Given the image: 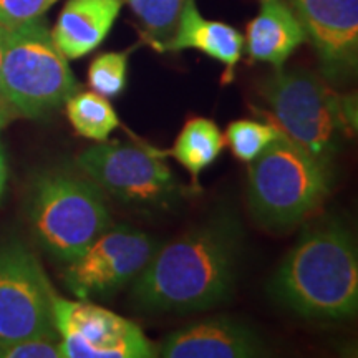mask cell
<instances>
[{
    "instance_id": "6da1fadb",
    "label": "cell",
    "mask_w": 358,
    "mask_h": 358,
    "mask_svg": "<svg viewBox=\"0 0 358 358\" xmlns=\"http://www.w3.org/2000/svg\"><path fill=\"white\" fill-rule=\"evenodd\" d=\"M239 254L236 219H211L156 249L133 280V301L150 313H189L221 306L236 285Z\"/></svg>"
},
{
    "instance_id": "7a4b0ae2",
    "label": "cell",
    "mask_w": 358,
    "mask_h": 358,
    "mask_svg": "<svg viewBox=\"0 0 358 358\" xmlns=\"http://www.w3.org/2000/svg\"><path fill=\"white\" fill-rule=\"evenodd\" d=\"M272 299L308 320H345L358 308V254L337 222L303 231L268 284Z\"/></svg>"
},
{
    "instance_id": "3957f363",
    "label": "cell",
    "mask_w": 358,
    "mask_h": 358,
    "mask_svg": "<svg viewBox=\"0 0 358 358\" xmlns=\"http://www.w3.org/2000/svg\"><path fill=\"white\" fill-rule=\"evenodd\" d=\"M261 96L272 124L329 168L343 141L355 133L357 101L310 71L275 69L262 82Z\"/></svg>"
},
{
    "instance_id": "277c9868",
    "label": "cell",
    "mask_w": 358,
    "mask_h": 358,
    "mask_svg": "<svg viewBox=\"0 0 358 358\" xmlns=\"http://www.w3.org/2000/svg\"><path fill=\"white\" fill-rule=\"evenodd\" d=\"M330 185V168L295 145L284 133H279L249 163L250 214L264 229L289 231L324 203Z\"/></svg>"
},
{
    "instance_id": "5b68a950",
    "label": "cell",
    "mask_w": 358,
    "mask_h": 358,
    "mask_svg": "<svg viewBox=\"0 0 358 358\" xmlns=\"http://www.w3.org/2000/svg\"><path fill=\"white\" fill-rule=\"evenodd\" d=\"M2 29L0 96L17 116L40 118L80 92L43 17Z\"/></svg>"
},
{
    "instance_id": "8992f818",
    "label": "cell",
    "mask_w": 358,
    "mask_h": 358,
    "mask_svg": "<svg viewBox=\"0 0 358 358\" xmlns=\"http://www.w3.org/2000/svg\"><path fill=\"white\" fill-rule=\"evenodd\" d=\"M27 213L40 248L62 264L73 261L113 224L100 187L60 169L34 179Z\"/></svg>"
},
{
    "instance_id": "52a82bcc",
    "label": "cell",
    "mask_w": 358,
    "mask_h": 358,
    "mask_svg": "<svg viewBox=\"0 0 358 358\" xmlns=\"http://www.w3.org/2000/svg\"><path fill=\"white\" fill-rule=\"evenodd\" d=\"M53 292L35 254L20 241L0 244V347L55 335Z\"/></svg>"
},
{
    "instance_id": "ba28073f",
    "label": "cell",
    "mask_w": 358,
    "mask_h": 358,
    "mask_svg": "<svg viewBox=\"0 0 358 358\" xmlns=\"http://www.w3.org/2000/svg\"><path fill=\"white\" fill-rule=\"evenodd\" d=\"M78 168L103 192L138 208H161L178 196L173 171L158 153L122 143H96L78 156Z\"/></svg>"
},
{
    "instance_id": "9c48e42d",
    "label": "cell",
    "mask_w": 358,
    "mask_h": 358,
    "mask_svg": "<svg viewBox=\"0 0 358 358\" xmlns=\"http://www.w3.org/2000/svg\"><path fill=\"white\" fill-rule=\"evenodd\" d=\"M158 248V241L146 232L127 224H111L65 264V287L80 301L110 297L140 275Z\"/></svg>"
},
{
    "instance_id": "30bf717a",
    "label": "cell",
    "mask_w": 358,
    "mask_h": 358,
    "mask_svg": "<svg viewBox=\"0 0 358 358\" xmlns=\"http://www.w3.org/2000/svg\"><path fill=\"white\" fill-rule=\"evenodd\" d=\"M62 358H151L156 347L133 320L92 301L53 297Z\"/></svg>"
},
{
    "instance_id": "8fae6325",
    "label": "cell",
    "mask_w": 358,
    "mask_h": 358,
    "mask_svg": "<svg viewBox=\"0 0 358 358\" xmlns=\"http://www.w3.org/2000/svg\"><path fill=\"white\" fill-rule=\"evenodd\" d=\"M332 82L352 77L358 62V0H287Z\"/></svg>"
},
{
    "instance_id": "7c38bea8",
    "label": "cell",
    "mask_w": 358,
    "mask_h": 358,
    "mask_svg": "<svg viewBox=\"0 0 358 358\" xmlns=\"http://www.w3.org/2000/svg\"><path fill=\"white\" fill-rule=\"evenodd\" d=\"M156 353L163 358H254L267 355V348L249 325L229 317H214L169 334Z\"/></svg>"
},
{
    "instance_id": "4fadbf2b",
    "label": "cell",
    "mask_w": 358,
    "mask_h": 358,
    "mask_svg": "<svg viewBox=\"0 0 358 358\" xmlns=\"http://www.w3.org/2000/svg\"><path fill=\"white\" fill-rule=\"evenodd\" d=\"M127 0H69L52 30L69 60H78L103 43Z\"/></svg>"
},
{
    "instance_id": "5bb4252c",
    "label": "cell",
    "mask_w": 358,
    "mask_h": 358,
    "mask_svg": "<svg viewBox=\"0 0 358 358\" xmlns=\"http://www.w3.org/2000/svg\"><path fill=\"white\" fill-rule=\"evenodd\" d=\"M259 13L249 22L244 45L257 64L282 69L289 57L307 42L301 22L287 0H257Z\"/></svg>"
},
{
    "instance_id": "9a60e30c",
    "label": "cell",
    "mask_w": 358,
    "mask_h": 358,
    "mask_svg": "<svg viewBox=\"0 0 358 358\" xmlns=\"http://www.w3.org/2000/svg\"><path fill=\"white\" fill-rule=\"evenodd\" d=\"M198 50L226 66L224 82H232L236 65L244 50V35L224 22L208 20L201 15L196 0H186L176 30L166 52Z\"/></svg>"
},
{
    "instance_id": "2e32d148",
    "label": "cell",
    "mask_w": 358,
    "mask_h": 358,
    "mask_svg": "<svg viewBox=\"0 0 358 358\" xmlns=\"http://www.w3.org/2000/svg\"><path fill=\"white\" fill-rule=\"evenodd\" d=\"M224 134L213 120L194 116L185 123L169 155L189 173L194 185H198L201 173L216 163L222 155Z\"/></svg>"
},
{
    "instance_id": "e0dca14e",
    "label": "cell",
    "mask_w": 358,
    "mask_h": 358,
    "mask_svg": "<svg viewBox=\"0 0 358 358\" xmlns=\"http://www.w3.org/2000/svg\"><path fill=\"white\" fill-rule=\"evenodd\" d=\"M65 106L71 127L87 140L108 141L110 134L120 127L113 105L96 92H77L65 101Z\"/></svg>"
},
{
    "instance_id": "ac0fdd59",
    "label": "cell",
    "mask_w": 358,
    "mask_h": 358,
    "mask_svg": "<svg viewBox=\"0 0 358 358\" xmlns=\"http://www.w3.org/2000/svg\"><path fill=\"white\" fill-rule=\"evenodd\" d=\"M141 25L143 40L158 52L166 47L176 30L186 0H127Z\"/></svg>"
},
{
    "instance_id": "d6986e66",
    "label": "cell",
    "mask_w": 358,
    "mask_h": 358,
    "mask_svg": "<svg viewBox=\"0 0 358 358\" xmlns=\"http://www.w3.org/2000/svg\"><path fill=\"white\" fill-rule=\"evenodd\" d=\"M280 131L275 124L257 120H236L229 123L224 134V143L231 153L243 163H250L275 140Z\"/></svg>"
},
{
    "instance_id": "ffe728a7",
    "label": "cell",
    "mask_w": 358,
    "mask_h": 358,
    "mask_svg": "<svg viewBox=\"0 0 358 358\" xmlns=\"http://www.w3.org/2000/svg\"><path fill=\"white\" fill-rule=\"evenodd\" d=\"M129 52H105L93 58L88 69V85L105 98H116L128 83Z\"/></svg>"
},
{
    "instance_id": "44dd1931",
    "label": "cell",
    "mask_w": 358,
    "mask_h": 358,
    "mask_svg": "<svg viewBox=\"0 0 358 358\" xmlns=\"http://www.w3.org/2000/svg\"><path fill=\"white\" fill-rule=\"evenodd\" d=\"M0 358H62L60 335H38L2 345Z\"/></svg>"
},
{
    "instance_id": "7402d4cb",
    "label": "cell",
    "mask_w": 358,
    "mask_h": 358,
    "mask_svg": "<svg viewBox=\"0 0 358 358\" xmlns=\"http://www.w3.org/2000/svg\"><path fill=\"white\" fill-rule=\"evenodd\" d=\"M58 0H0V25L38 19Z\"/></svg>"
},
{
    "instance_id": "603a6c76",
    "label": "cell",
    "mask_w": 358,
    "mask_h": 358,
    "mask_svg": "<svg viewBox=\"0 0 358 358\" xmlns=\"http://www.w3.org/2000/svg\"><path fill=\"white\" fill-rule=\"evenodd\" d=\"M7 179H8L7 155H6V148H3L2 143H0V201H2L3 192H6Z\"/></svg>"
},
{
    "instance_id": "cb8c5ba5",
    "label": "cell",
    "mask_w": 358,
    "mask_h": 358,
    "mask_svg": "<svg viewBox=\"0 0 358 358\" xmlns=\"http://www.w3.org/2000/svg\"><path fill=\"white\" fill-rule=\"evenodd\" d=\"M15 113H13V111L10 110V106L7 105L6 101H0V129H3L7 127L8 123L12 122L13 118H15Z\"/></svg>"
},
{
    "instance_id": "d4e9b609",
    "label": "cell",
    "mask_w": 358,
    "mask_h": 358,
    "mask_svg": "<svg viewBox=\"0 0 358 358\" xmlns=\"http://www.w3.org/2000/svg\"><path fill=\"white\" fill-rule=\"evenodd\" d=\"M0 66H2V29H0ZM0 101H2V96H0Z\"/></svg>"
}]
</instances>
